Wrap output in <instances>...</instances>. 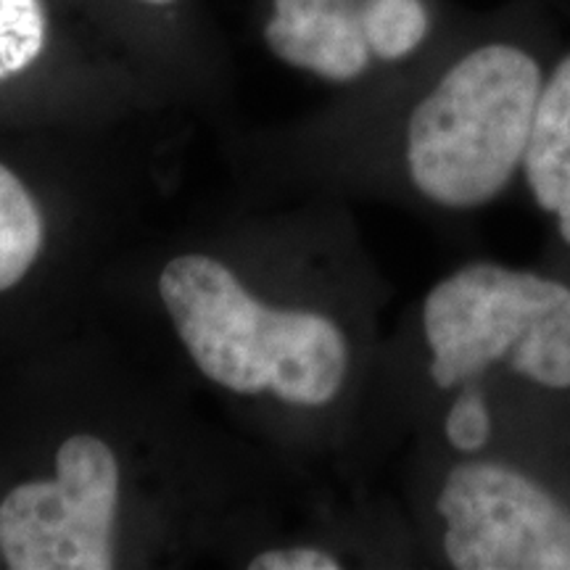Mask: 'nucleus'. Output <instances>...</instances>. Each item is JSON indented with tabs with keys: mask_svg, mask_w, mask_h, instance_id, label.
Masks as SVG:
<instances>
[{
	"mask_svg": "<svg viewBox=\"0 0 570 570\" xmlns=\"http://www.w3.org/2000/svg\"><path fill=\"white\" fill-rule=\"evenodd\" d=\"M550 63L531 38L508 32L454 56L407 117L404 154L417 194L454 212L497 202L523 173Z\"/></svg>",
	"mask_w": 570,
	"mask_h": 570,
	"instance_id": "nucleus-1",
	"label": "nucleus"
},
{
	"mask_svg": "<svg viewBox=\"0 0 570 570\" xmlns=\"http://www.w3.org/2000/svg\"><path fill=\"white\" fill-rule=\"evenodd\" d=\"M159 296L196 367L233 394L273 391L296 407H323L344 386L348 341L336 320L269 309L212 256L169 262Z\"/></svg>",
	"mask_w": 570,
	"mask_h": 570,
	"instance_id": "nucleus-2",
	"label": "nucleus"
},
{
	"mask_svg": "<svg viewBox=\"0 0 570 570\" xmlns=\"http://www.w3.org/2000/svg\"><path fill=\"white\" fill-rule=\"evenodd\" d=\"M431 377L458 389L504 365L520 381L570 391V285L473 262L446 275L423 304Z\"/></svg>",
	"mask_w": 570,
	"mask_h": 570,
	"instance_id": "nucleus-3",
	"label": "nucleus"
},
{
	"mask_svg": "<svg viewBox=\"0 0 570 570\" xmlns=\"http://www.w3.org/2000/svg\"><path fill=\"white\" fill-rule=\"evenodd\" d=\"M119 465L101 439L69 436L53 479L21 481L0 499V554L11 570H109Z\"/></svg>",
	"mask_w": 570,
	"mask_h": 570,
	"instance_id": "nucleus-4",
	"label": "nucleus"
},
{
	"mask_svg": "<svg viewBox=\"0 0 570 570\" xmlns=\"http://www.w3.org/2000/svg\"><path fill=\"white\" fill-rule=\"evenodd\" d=\"M458 570H570V508L508 462L465 460L436 499Z\"/></svg>",
	"mask_w": 570,
	"mask_h": 570,
	"instance_id": "nucleus-5",
	"label": "nucleus"
},
{
	"mask_svg": "<svg viewBox=\"0 0 570 570\" xmlns=\"http://www.w3.org/2000/svg\"><path fill=\"white\" fill-rule=\"evenodd\" d=\"M523 177L533 202L570 246V48L547 69L533 114Z\"/></svg>",
	"mask_w": 570,
	"mask_h": 570,
	"instance_id": "nucleus-6",
	"label": "nucleus"
},
{
	"mask_svg": "<svg viewBox=\"0 0 570 570\" xmlns=\"http://www.w3.org/2000/svg\"><path fill=\"white\" fill-rule=\"evenodd\" d=\"M46 246V217L30 185L0 159V298L24 285Z\"/></svg>",
	"mask_w": 570,
	"mask_h": 570,
	"instance_id": "nucleus-7",
	"label": "nucleus"
},
{
	"mask_svg": "<svg viewBox=\"0 0 570 570\" xmlns=\"http://www.w3.org/2000/svg\"><path fill=\"white\" fill-rule=\"evenodd\" d=\"M51 48L46 0H0V96L30 77Z\"/></svg>",
	"mask_w": 570,
	"mask_h": 570,
	"instance_id": "nucleus-8",
	"label": "nucleus"
},
{
	"mask_svg": "<svg viewBox=\"0 0 570 570\" xmlns=\"http://www.w3.org/2000/svg\"><path fill=\"white\" fill-rule=\"evenodd\" d=\"M360 21L370 53L381 63L412 59L433 35L428 0H367Z\"/></svg>",
	"mask_w": 570,
	"mask_h": 570,
	"instance_id": "nucleus-9",
	"label": "nucleus"
},
{
	"mask_svg": "<svg viewBox=\"0 0 570 570\" xmlns=\"http://www.w3.org/2000/svg\"><path fill=\"white\" fill-rule=\"evenodd\" d=\"M444 433L449 446L462 454H479L489 446L494 423H491V410L487 396L479 386H468L460 391L458 399L449 407L444 420Z\"/></svg>",
	"mask_w": 570,
	"mask_h": 570,
	"instance_id": "nucleus-10",
	"label": "nucleus"
},
{
	"mask_svg": "<svg viewBox=\"0 0 570 570\" xmlns=\"http://www.w3.org/2000/svg\"><path fill=\"white\" fill-rule=\"evenodd\" d=\"M341 562L315 547H291L256 554L248 570H338Z\"/></svg>",
	"mask_w": 570,
	"mask_h": 570,
	"instance_id": "nucleus-11",
	"label": "nucleus"
},
{
	"mask_svg": "<svg viewBox=\"0 0 570 570\" xmlns=\"http://www.w3.org/2000/svg\"><path fill=\"white\" fill-rule=\"evenodd\" d=\"M135 3L151 6V9H169V6H177L180 0H135Z\"/></svg>",
	"mask_w": 570,
	"mask_h": 570,
	"instance_id": "nucleus-12",
	"label": "nucleus"
},
{
	"mask_svg": "<svg viewBox=\"0 0 570 570\" xmlns=\"http://www.w3.org/2000/svg\"><path fill=\"white\" fill-rule=\"evenodd\" d=\"M0 566H3V554H0Z\"/></svg>",
	"mask_w": 570,
	"mask_h": 570,
	"instance_id": "nucleus-13",
	"label": "nucleus"
}]
</instances>
